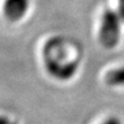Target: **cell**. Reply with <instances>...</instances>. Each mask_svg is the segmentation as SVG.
I'll return each mask as SVG.
<instances>
[{"label": "cell", "instance_id": "1", "mask_svg": "<svg viewBox=\"0 0 124 124\" xmlns=\"http://www.w3.org/2000/svg\"><path fill=\"white\" fill-rule=\"evenodd\" d=\"M42 59L48 73L58 81L72 79L80 65L72 45L62 36H54L46 42Z\"/></svg>", "mask_w": 124, "mask_h": 124}, {"label": "cell", "instance_id": "2", "mask_svg": "<svg viewBox=\"0 0 124 124\" xmlns=\"http://www.w3.org/2000/svg\"><path fill=\"white\" fill-rule=\"evenodd\" d=\"M122 19L118 11L106 9L101 16L99 28V41L103 46L112 49L118 45L121 37Z\"/></svg>", "mask_w": 124, "mask_h": 124}, {"label": "cell", "instance_id": "3", "mask_svg": "<svg viewBox=\"0 0 124 124\" xmlns=\"http://www.w3.org/2000/svg\"><path fill=\"white\" fill-rule=\"evenodd\" d=\"M29 4L30 0H5L3 4V13L9 21H19L26 15Z\"/></svg>", "mask_w": 124, "mask_h": 124}, {"label": "cell", "instance_id": "4", "mask_svg": "<svg viewBox=\"0 0 124 124\" xmlns=\"http://www.w3.org/2000/svg\"><path fill=\"white\" fill-rule=\"evenodd\" d=\"M106 83L112 87H124V65L107 72Z\"/></svg>", "mask_w": 124, "mask_h": 124}, {"label": "cell", "instance_id": "5", "mask_svg": "<svg viewBox=\"0 0 124 124\" xmlns=\"http://www.w3.org/2000/svg\"><path fill=\"white\" fill-rule=\"evenodd\" d=\"M100 124H122V123L120 121V119H118L117 117H110V118H107Z\"/></svg>", "mask_w": 124, "mask_h": 124}, {"label": "cell", "instance_id": "6", "mask_svg": "<svg viewBox=\"0 0 124 124\" xmlns=\"http://www.w3.org/2000/svg\"><path fill=\"white\" fill-rule=\"evenodd\" d=\"M118 14L124 22V0H118Z\"/></svg>", "mask_w": 124, "mask_h": 124}, {"label": "cell", "instance_id": "7", "mask_svg": "<svg viewBox=\"0 0 124 124\" xmlns=\"http://www.w3.org/2000/svg\"><path fill=\"white\" fill-rule=\"evenodd\" d=\"M0 124H17L14 120L6 117V116H0Z\"/></svg>", "mask_w": 124, "mask_h": 124}]
</instances>
